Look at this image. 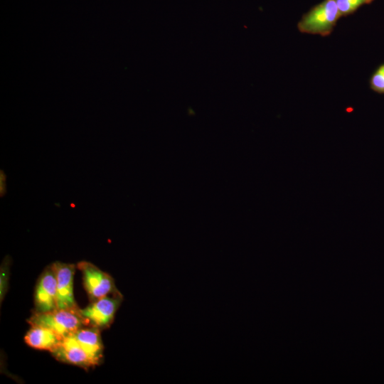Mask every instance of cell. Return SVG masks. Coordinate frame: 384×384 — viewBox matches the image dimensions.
<instances>
[{"label":"cell","mask_w":384,"mask_h":384,"mask_svg":"<svg viewBox=\"0 0 384 384\" xmlns=\"http://www.w3.org/2000/svg\"><path fill=\"white\" fill-rule=\"evenodd\" d=\"M341 17L335 0H324L305 13L297 23L303 33L329 36Z\"/></svg>","instance_id":"cell-1"},{"label":"cell","mask_w":384,"mask_h":384,"mask_svg":"<svg viewBox=\"0 0 384 384\" xmlns=\"http://www.w3.org/2000/svg\"><path fill=\"white\" fill-rule=\"evenodd\" d=\"M79 309L57 308L46 312H34L27 321L31 326L49 328L65 338L85 326Z\"/></svg>","instance_id":"cell-2"},{"label":"cell","mask_w":384,"mask_h":384,"mask_svg":"<svg viewBox=\"0 0 384 384\" xmlns=\"http://www.w3.org/2000/svg\"><path fill=\"white\" fill-rule=\"evenodd\" d=\"M123 297L118 292L99 299L85 309H80L79 312L82 317L85 326L103 329L109 327L114 319L115 314L122 302Z\"/></svg>","instance_id":"cell-3"},{"label":"cell","mask_w":384,"mask_h":384,"mask_svg":"<svg viewBox=\"0 0 384 384\" xmlns=\"http://www.w3.org/2000/svg\"><path fill=\"white\" fill-rule=\"evenodd\" d=\"M77 267L82 272L83 285L91 302L119 292L113 278L92 263L81 261Z\"/></svg>","instance_id":"cell-4"},{"label":"cell","mask_w":384,"mask_h":384,"mask_svg":"<svg viewBox=\"0 0 384 384\" xmlns=\"http://www.w3.org/2000/svg\"><path fill=\"white\" fill-rule=\"evenodd\" d=\"M35 312L42 313L58 308L57 279L53 264L48 266L38 279L34 294Z\"/></svg>","instance_id":"cell-5"},{"label":"cell","mask_w":384,"mask_h":384,"mask_svg":"<svg viewBox=\"0 0 384 384\" xmlns=\"http://www.w3.org/2000/svg\"><path fill=\"white\" fill-rule=\"evenodd\" d=\"M57 279V302L58 308L75 309L78 306L73 294V276L75 267L73 264L54 262L52 263Z\"/></svg>","instance_id":"cell-6"},{"label":"cell","mask_w":384,"mask_h":384,"mask_svg":"<svg viewBox=\"0 0 384 384\" xmlns=\"http://www.w3.org/2000/svg\"><path fill=\"white\" fill-rule=\"evenodd\" d=\"M59 361L84 368L98 365L100 360L86 351L72 336L65 337L60 346L51 353Z\"/></svg>","instance_id":"cell-7"},{"label":"cell","mask_w":384,"mask_h":384,"mask_svg":"<svg viewBox=\"0 0 384 384\" xmlns=\"http://www.w3.org/2000/svg\"><path fill=\"white\" fill-rule=\"evenodd\" d=\"M63 338L55 331L41 326H31L24 336L25 342L29 346L50 353L60 346Z\"/></svg>","instance_id":"cell-8"},{"label":"cell","mask_w":384,"mask_h":384,"mask_svg":"<svg viewBox=\"0 0 384 384\" xmlns=\"http://www.w3.org/2000/svg\"><path fill=\"white\" fill-rule=\"evenodd\" d=\"M70 336L89 353L100 360L102 359L103 344L100 329L93 326L82 327Z\"/></svg>","instance_id":"cell-9"},{"label":"cell","mask_w":384,"mask_h":384,"mask_svg":"<svg viewBox=\"0 0 384 384\" xmlns=\"http://www.w3.org/2000/svg\"><path fill=\"white\" fill-rule=\"evenodd\" d=\"M341 16L355 13L361 6L371 4L374 0H335Z\"/></svg>","instance_id":"cell-10"},{"label":"cell","mask_w":384,"mask_h":384,"mask_svg":"<svg viewBox=\"0 0 384 384\" xmlns=\"http://www.w3.org/2000/svg\"><path fill=\"white\" fill-rule=\"evenodd\" d=\"M369 85L373 91L384 95V63L380 65L371 74Z\"/></svg>","instance_id":"cell-11"},{"label":"cell","mask_w":384,"mask_h":384,"mask_svg":"<svg viewBox=\"0 0 384 384\" xmlns=\"http://www.w3.org/2000/svg\"><path fill=\"white\" fill-rule=\"evenodd\" d=\"M11 262L10 257L6 256L1 266V276H0V297L1 302H2L5 294L8 288L9 274V265Z\"/></svg>","instance_id":"cell-12"},{"label":"cell","mask_w":384,"mask_h":384,"mask_svg":"<svg viewBox=\"0 0 384 384\" xmlns=\"http://www.w3.org/2000/svg\"><path fill=\"white\" fill-rule=\"evenodd\" d=\"M6 174L3 170L0 171V195L3 196L6 192Z\"/></svg>","instance_id":"cell-13"}]
</instances>
